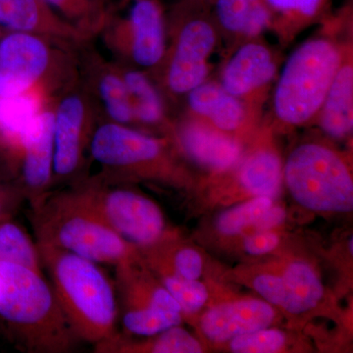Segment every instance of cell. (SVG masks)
I'll return each instance as SVG.
<instances>
[{
	"mask_svg": "<svg viewBox=\"0 0 353 353\" xmlns=\"http://www.w3.org/2000/svg\"><path fill=\"white\" fill-rule=\"evenodd\" d=\"M38 248L43 270L79 341L95 345L115 336L119 306L114 282L92 260L53 246Z\"/></svg>",
	"mask_w": 353,
	"mask_h": 353,
	"instance_id": "obj_1",
	"label": "cell"
},
{
	"mask_svg": "<svg viewBox=\"0 0 353 353\" xmlns=\"http://www.w3.org/2000/svg\"><path fill=\"white\" fill-rule=\"evenodd\" d=\"M0 318L27 352H68L79 341L50 283L20 265L0 262Z\"/></svg>",
	"mask_w": 353,
	"mask_h": 353,
	"instance_id": "obj_2",
	"label": "cell"
},
{
	"mask_svg": "<svg viewBox=\"0 0 353 353\" xmlns=\"http://www.w3.org/2000/svg\"><path fill=\"white\" fill-rule=\"evenodd\" d=\"M30 220L38 245L113 266L138 260V248L115 233L75 189L44 196L31 206Z\"/></svg>",
	"mask_w": 353,
	"mask_h": 353,
	"instance_id": "obj_3",
	"label": "cell"
},
{
	"mask_svg": "<svg viewBox=\"0 0 353 353\" xmlns=\"http://www.w3.org/2000/svg\"><path fill=\"white\" fill-rule=\"evenodd\" d=\"M345 55L340 46L327 38L308 39L292 51L274 92L276 118L288 126L314 119Z\"/></svg>",
	"mask_w": 353,
	"mask_h": 353,
	"instance_id": "obj_4",
	"label": "cell"
},
{
	"mask_svg": "<svg viewBox=\"0 0 353 353\" xmlns=\"http://www.w3.org/2000/svg\"><path fill=\"white\" fill-rule=\"evenodd\" d=\"M290 194L303 208L319 212H350L353 182L340 155L320 143L297 146L283 171Z\"/></svg>",
	"mask_w": 353,
	"mask_h": 353,
	"instance_id": "obj_5",
	"label": "cell"
},
{
	"mask_svg": "<svg viewBox=\"0 0 353 353\" xmlns=\"http://www.w3.org/2000/svg\"><path fill=\"white\" fill-rule=\"evenodd\" d=\"M115 233L137 248L154 245L166 234L161 209L134 190L90 181L74 188Z\"/></svg>",
	"mask_w": 353,
	"mask_h": 353,
	"instance_id": "obj_6",
	"label": "cell"
},
{
	"mask_svg": "<svg viewBox=\"0 0 353 353\" xmlns=\"http://www.w3.org/2000/svg\"><path fill=\"white\" fill-rule=\"evenodd\" d=\"M179 10L187 18L176 37L166 83L174 94H188L208 80L209 58L215 50L217 34L214 23L203 15V9L183 1Z\"/></svg>",
	"mask_w": 353,
	"mask_h": 353,
	"instance_id": "obj_7",
	"label": "cell"
},
{
	"mask_svg": "<svg viewBox=\"0 0 353 353\" xmlns=\"http://www.w3.org/2000/svg\"><path fill=\"white\" fill-rule=\"evenodd\" d=\"M90 153L111 172L163 176L168 171L161 141L115 122L94 132Z\"/></svg>",
	"mask_w": 353,
	"mask_h": 353,
	"instance_id": "obj_8",
	"label": "cell"
},
{
	"mask_svg": "<svg viewBox=\"0 0 353 353\" xmlns=\"http://www.w3.org/2000/svg\"><path fill=\"white\" fill-rule=\"evenodd\" d=\"M50 61V50L38 34L10 32L1 37L0 97H14L31 90Z\"/></svg>",
	"mask_w": 353,
	"mask_h": 353,
	"instance_id": "obj_9",
	"label": "cell"
},
{
	"mask_svg": "<svg viewBox=\"0 0 353 353\" xmlns=\"http://www.w3.org/2000/svg\"><path fill=\"white\" fill-rule=\"evenodd\" d=\"M22 185L25 199L32 206L48 194L53 179L54 113L39 114L26 134L22 148Z\"/></svg>",
	"mask_w": 353,
	"mask_h": 353,
	"instance_id": "obj_10",
	"label": "cell"
},
{
	"mask_svg": "<svg viewBox=\"0 0 353 353\" xmlns=\"http://www.w3.org/2000/svg\"><path fill=\"white\" fill-rule=\"evenodd\" d=\"M277 62L268 46L250 41L241 46L221 73L220 85L245 101L263 92L277 76Z\"/></svg>",
	"mask_w": 353,
	"mask_h": 353,
	"instance_id": "obj_11",
	"label": "cell"
},
{
	"mask_svg": "<svg viewBox=\"0 0 353 353\" xmlns=\"http://www.w3.org/2000/svg\"><path fill=\"white\" fill-rule=\"evenodd\" d=\"M87 143L85 105L77 95L62 101L54 114V158L53 178L65 180L82 164Z\"/></svg>",
	"mask_w": 353,
	"mask_h": 353,
	"instance_id": "obj_12",
	"label": "cell"
},
{
	"mask_svg": "<svg viewBox=\"0 0 353 353\" xmlns=\"http://www.w3.org/2000/svg\"><path fill=\"white\" fill-rule=\"evenodd\" d=\"M274 318L275 312L270 304L259 299H241L211 308L202 317L201 329L209 340L224 343L241 334L268 328Z\"/></svg>",
	"mask_w": 353,
	"mask_h": 353,
	"instance_id": "obj_13",
	"label": "cell"
},
{
	"mask_svg": "<svg viewBox=\"0 0 353 353\" xmlns=\"http://www.w3.org/2000/svg\"><path fill=\"white\" fill-rule=\"evenodd\" d=\"M179 138L190 159L213 171L232 168L240 161L243 152L236 139L201 119L187 121L183 124Z\"/></svg>",
	"mask_w": 353,
	"mask_h": 353,
	"instance_id": "obj_14",
	"label": "cell"
},
{
	"mask_svg": "<svg viewBox=\"0 0 353 353\" xmlns=\"http://www.w3.org/2000/svg\"><path fill=\"white\" fill-rule=\"evenodd\" d=\"M132 59L139 66L152 68L165 52L163 10L158 0H134L129 17Z\"/></svg>",
	"mask_w": 353,
	"mask_h": 353,
	"instance_id": "obj_15",
	"label": "cell"
},
{
	"mask_svg": "<svg viewBox=\"0 0 353 353\" xmlns=\"http://www.w3.org/2000/svg\"><path fill=\"white\" fill-rule=\"evenodd\" d=\"M192 114L211 126L227 132L239 131L245 124V102L227 92L220 83L204 82L188 94Z\"/></svg>",
	"mask_w": 353,
	"mask_h": 353,
	"instance_id": "obj_16",
	"label": "cell"
},
{
	"mask_svg": "<svg viewBox=\"0 0 353 353\" xmlns=\"http://www.w3.org/2000/svg\"><path fill=\"white\" fill-rule=\"evenodd\" d=\"M0 27L9 32L76 38L80 31L62 20L44 0H0Z\"/></svg>",
	"mask_w": 353,
	"mask_h": 353,
	"instance_id": "obj_17",
	"label": "cell"
},
{
	"mask_svg": "<svg viewBox=\"0 0 353 353\" xmlns=\"http://www.w3.org/2000/svg\"><path fill=\"white\" fill-rule=\"evenodd\" d=\"M318 116L323 131L332 138L343 139L352 134L353 65L352 58L347 53L327 92Z\"/></svg>",
	"mask_w": 353,
	"mask_h": 353,
	"instance_id": "obj_18",
	"label": "cell"
},
{
	"mask_svg": "<svg viewBox=\"0 0 353 353\" xmlns=\"http://www.w3.org/2000/svg\"><path fill=\"white\" fill-rule=\"evenodd\" d=\"M216 24L226 34L255 39L271 28V16L263 0H214Z\"/></svg>",
	"mask_w": 353,
	"mask_h": 353,
	"instance_id": "obj_19",
	"label": "cell"
},
{
	"mask_svg": "<svg viewBox=\"0 0 353 353\" xmlns=\"http://www.w3.org/2000/svg\"><path fill=\"white\" fill-rule=\"evenodd\" d=\"M154 339L145 343H132L116 334L112 338L94 345V352L124 353L148 352L152 353H199L201 343L189 332L179 326L153 334Z\"/></svg>",
	"mask_w": 353,
	"mask_h": 353,
	"instance_id": "obj_20",
	"label": "cell"
},
{
	"mask_svg": "<svg viewBox=\"0 0 353 353\" xmlns=\"http://www.w3.org/2000/svg\"><path fill=\"white\" fill-rule=\"evenodd\" d=\"M280 157L270 150H261L250 155L239 172L241 187L254 196H277L282 182Z\"/></svg>",
	"mask_w": 353,
	"mask_h": 353,
	"instance_id": "obj_21",
	"label": "cell"
},
{
	"mask_svg": "<svg viewBox=\"0 0 353 353\" xmlns=\"http://www.w3.org/2000/svg\"><path fill=\"white\" fill-rule=\"evenodd\" d=\"M285 303L283 308L292 314H301L317 306L324 296V288L310 265L292 262L283 275Z\"/></svg>",
	"mask_w": 353,
	"mask_h": 353,
	"instance_id": "obj_22",
	"label": "cell"
},
{
	"mask_svg": "<svg viewBox=\"0 0 353 353\" xmlns=\"http://www.w3.org/2000/svg\"><path fill=\"white\" fill-rule=\"evenodd\" d=\"M39 109V97L31 90L0 97V136L21 150L26 134L41 113Z\"/></svg>",
	"mask_w": 353,
	"mask_h": 353,
	"instance_id": "obj_23",
	"label": "cell"
},
{
	"mask_svg": "<svg viewBox=\"0 0 353 353\" xmlns=\"http://www.w3.org/2000/svg\"><path fill=\"white\" fill-rule=\"evenodd\" d=\"M271 16V27L296 31L321 18L331 0H263Z\"/></svg>",
	"mask_w": 353,
	"mask_h": 353,
	"instance_id": "obj_24",
	"label": "cell"
},
{
	"mask_svg": "<svg viewBox=\"0 0 353 353\" xmlns=\"http://www.w3.org/2000/svg\"><path fill=\"white\" fill-rule=\"evenodd\" d=\"M0 262L20 265L43 274L38 245L12 218L0 222Z\"/></svg>",
	"mask_w": 353,
	"mask_h": 353,
	"instance_id": "obj_25",
	"label": "cell"
},
{
	"mask_svg": "<svg viewBox=\"0 0 353 353\" xmlns=\"http://www.w3.org/2000/svg\"><path fill=\"white\" fill-rule=\"evenodd\" d=\"M130 99L134 120L146 125H155L163 119V103L157 90L143 73L129 71L123 77Z\"/></svg>",
	"mask_w": 353,
	"mask_h": 353,
	"instance_id": "obj_26",
	"label": "cell"
},
{
	"mask_svg": "<svg viewBox=\"0 0 353 353\" xmlns=\"http://www.w3.org/2000/svg\"><path fill=\"white\" fill-rule=\"evenodd\" d=\"M123 328L136 336H150L161 333L182 323L181 313L169 312L158 308H148L122 314Z\"/></svg>",
	"mask_w": 353,
	"mask_h": 353,
	"instance_id": "obj_27",
	"label": "cell"
},
{
	"mask_svg": "<svg viewBox=\"0 0 353 353\" xmlns=\"http://www.w3.org/2000/svg\"><path fill=\"white\" fill-rule=\"evenodd\" d=\"M99 94L111 119L118 124L126 125L134 120L129 92L123 78L108 73L101 77Z\"/></svg>",
	"mask_w": 353,
	"mask_h": 353,
	"instance_id": "obj_28",
	"label": "cell"
},
{
	"mask_svg": "<svg viewBox=\"0 0 353 353\" xmlns=\"http://www.w3.org/2000/svg\"><path fill=\"white\" fill-rule=\"evenodd\" d=\"M272 205V199L266 196H254L252 201L224 211L218 217L216 227L221 234L226 236L240 234L245 227L254 224L260 216Z\"/></svg>",
	"mask_w": 353,
	"mask_h": 353,
	"instance_id": "obj_29",
	"label": "cell"
},
{
	"mask_svg": "<svg viewBox=\"0 0 353 353\" xmlns=\"http://www.w3.org/2000/svg\"><path fill=\"white\" fill-rule=\"evenodd\" d=\"M53 11L58 10L71 24L81 28H97L106 17L103 0H44ZM77 29V28H76ZM78 30V29H77ZM79 31V30H78Z\"/></svg>",
	"mask_w": 353,
	"mask_h": 353,
	"instance_id": "obj_30",
	"label": "cell"
},
{
	"mask_svg": "<svg viewBox=\"0 0 353 353\" xmlns=\"http://www.w3.org/2000/svg\"><path fill=\"white\" fill-rule=\"evenodd\" d=\"M161 279L162 284L176 299L182 312L188 314L196 313L208 301V290L197 280H185L173 274L166 273Z\"/></svg>",
	"mask_w": 353,
	"mask_h": 353,
	"instance_id": "obj_31",
	"label": "cell"
},
{
	"mask_svg": "<svg viewBox=\"0 0 353 353\" xmlns=\"http://www.w3.org/2000/svg\"><path fill=\"white\" fill-rule=\"evenodd\" d=\"M285 336L278 330H259L232 339L230 348L236 353H273L282 350Z\"/></svg>",
	"mask_w": 353,
	"mask_h": 353,
	"instance_id": "obj_32",
	"label": "cell"
},
{
	"mask_svg": "<svg viewBox=\"0 0 353 353\" xmlns=\"http://www.w3.org/2000/svg\"><path fill=\"white\" fill-rule=\"evenodd\" d=\"M253 287L267 303L283 308L285 303V287L282 277L264 274L255 278Z\"/></svg>",
	"mask_w": 353,
	"mask_h": 353,
	"instance_id": "obj_33",
	"label": "cell"
},
{
	"mask_svg": "<svg viewBox=\"0 0 353 353\" xmlns=\"http://www.w3.org/2000/svg\"><path fill=\"white\" fill-rule=\"evenodd\" d=\"M280 243L277 234L262 231L248 236L245 240V252L252 255H263L275 250Z\"/></svg>",
	"mask_w": 353,
	"mask_h": 353,
	"instance_id": "obj_34",
	"label": "cell"
},
{
	"mask_svg": "<svg viewBox=\"0 0 353 353\" xmlns=\"http://www.w3.org/2000/svg\"><path fill=\"white\" fill-rule=\"evenodd\" d=\"M24 199L19 188L0 183V222L11 219Z\"/></svg>",
	"mask_w": 353,
	"mask_h": 353,
	"instance_id": "obj_35",
	"label": "cell"
},
{
	"mask_svg": "<svg viewBox=\"0 0 353 353\" xmlns=\"http://www.w3.org/2000/svg\"><path fill=\"white\" fill-rule=\"evenodd\" d=\"M285 217H287V213L282 206L272 205L253 225L259 231H268L282 224Z\"/></svg>",
	"mask_w": 353,
	"mask_h": 353,
	"instance_id": "obj_36",
	"label": "cell"
},
{
	"mask_svg": "<svg viewBox=\"0 0 353 353\" xmlns=\"http://www.w3.org/2000/svg\"><path fill=\"white\" fill-rule=\"evenodd\" d=\"M188 3L192 4V6L196 7V8L204 9L208 8L209 6H212L214 0H185Z\"/></svg>",
	"mask_w": 353,
	"mask_h": 353,
	"instance_id": "obj_37",
	"label": "cell"
},
{
	"mask_svg": "<svg viewBox=\"0 0 353 353\" xmlns=\"http://www.w3.org/2000/svg\"><path fill=\"white\" fill-rule=\"evenodd\" d=\"M348 250H350V254L353 253V239L350 238L348 241Z\"/></svg>",
	"mask_w": 353,
	"mask_h": 353,
	"instance_id": "obj_38",
	"label": "cell"
},
{
	"mask_svg": "<svg viewBox=\"0 0 353 353\" xmlns=\"http://www.w3.org/2000/svg\"><path fill=\"white\" fill-rule=\"evenodd\" d=\"M0 39H1V27H0Z\"/></svg>",
	"mask_w": 353,
	"mask_h": 353,
	"instance_id": "obj_39",
	"label": "cell"
}]
</instances>
